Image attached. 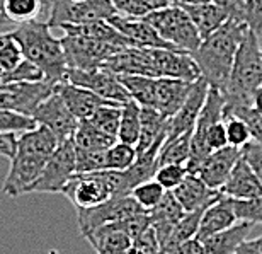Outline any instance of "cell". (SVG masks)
<instances>
[{
  "label": "cell",
  "instance_id": "35",
  "mask_svg": "<svg viewBox=\"0 0 262 254\" xmlns=\"http://www.w3.org/2000/svg\"><path fill=\"white\" fill-rule=\"evenodd\" d=\"M118 14L128 17H145L150 12L167 7L169 0H111Z\"/></svg>",
  "mask_w": 262,
  "mask_h": 254
},
{
  "label": "cell",
  "instance_id": "17",
  "mask_svg": "<svg viewBox=\"0 0 262 254\" xmlns=\"http://www.w3.org/2000/svg\"><path fill=\"white\" fill-rule=\"evenodd\" d=\"M237 222L238 220H237V215H235L233 200L220 193L216 202L211 203L203 211L196 239L201 242L214 234L228 230L230 227H233Z\"/></svg>",
  "mask_w": 262,
  "mask_h": 254
},
{
  "label": "cell",
  "instance_id": "19",
  "mask_svg": "<svg viewBox=\"0 0 262 254\" xmlns=\"http://www.w3.org/2000/svg\"><path fill=\"white\" fill-rule=\"evenodd\" d=\"M55 91L60 94V97L63 99L67 108L70 109V113L75 116L78 121L89 120L99 108H101V106L116 104V103H109L106 99L99 97L97 94L91 92L89 89L73 86V84L67 82V81L56 84Z\"/></svg>",
  "mask_w": 262,
  "mask_h": 254
},
{
  "label": "cell",
  "instance_id": "41",
  "mask_svg": "<svg viewBox=\"0 0 262 254\" xmlns=\"http://www.w3.org/2000/svg\"><path fill=\"white\" fill-rule=\"evenodd\" d=\"M225 114H233L242 118L249 125L250 133H252V140L262 145V114L257 113L252 106H237V108H227L225 106L223 116Z\"/></svg>",
  "mask_w": 262,
  "mask_h": 254
},
{
  "label": "cell",
  "instance_id": "54",
  "mask_svg": "<svg viewBox=\"0 0 262 254\" xmlns=\"http://www.w3.org/2000/svg\"><path fill=\"white\" fill-rule=\"evenodd\" d=\"M255 242L259 244V247H260V252H262V236H259L257 239H255Z\"/></svg>",
  "mask_w": 262,
  "mask_h": 254
},
{
  "label": "cell",
  "instance_id": "4",
  "mask_svg": "<svg viewBox=\"0 0 262 254\" xmlns=\"http://www.w3.org/2000/svg\"><path fill=\"white\" fill-rule=\"evenodd\" d=\"M262 86V50L259 40L247 29L235 56L232 73L223 91L225 106H252V94Z\"/></svg>",
  "mask_w": 262,
  "mask_h": 254
},
{
  "label": "cell",
  "instance_id": "51",
  "mask_svg": "<svg viewBox=\"0 0 262 254\" xmlns=\"http://www.w3.org/2000/svg\"><path fill=\"white\" fill-rule=\"evenodd\" d=\"M9 26H14L9 23V19L5 17V12H4V0H0V33H10Z\"/></svg>",
  "mask_w": 262,
  "mask_h": 254
},
{
  "label": "cell",
  "instance_id": "3",
  "mask_svg": "<svg viewBox=\"0 0 262 254\" xmlns=\"http://www.w3.org/2000/svg\"><path fill=\"white\" fill-rule=\"evenodd\" d=\"M28 62L43 72L45 81L60 84L67 81V60L61 40L55 38L46 21L26 23L10 31Z\"/></svg>",
  "mask_w": 262,
  "mask_h": 254
},
{
  "label": "cell",
  "instance_id": "57",
  "mask_svg": "<svg viewBox=\"0 0 262 254\" xmlns=\"http://www.w3.org/2000/svg\"><path fill=\"white\" fill-rule=\"evenodd\" d=\"M159 254H160V252H159Z\"/></svg>",
  "mask_w": 262,
  "mask_h": 254
},
{
  "label": "cell",
  "instance_id": "50",
  "mask_svg": "<svg viewBox=\"0 0 262 254\" xmlns=\"http://www.w3.org/2000/svg\"><path fill=\"white\" fill-rule=\"evenodd\" d=\"M235 254H262V252H260V247L257 242H255V239H252V241H245Z\"/></svg>",
  "mask_w": 262,
  "mask_h": 254
},
{
  "label": "cell",
  "instance_id": "15",
  "mask_svg": "<svg viewBox=\"0 0 262 254\" xmlns=\"http://www.w3.org/2000/svg\"><path fill=\"white\" fill-rule=\"evenodd\" d=\"M113 28H116L128 43L136 48H167L177 50L176 46L169 45L160 38V34L146 23L143 17H128V15L116 14L107 21Z\"/></svg>",
  "mask_w": 262,
  "mask_h": 254
},
{
  "label": "cell",
  "instance_id": "44",
  "mask_svg": "<svg viewBox=\"0 0 262 254\" xmlns=\"http://www.w3.org/2000/svg\"><path fill=\"white\" fill-rule=\"evenodd\" d=\"M245 2V24L255 38L262 43V0H244Z\"/></svg>",
  "mask_w": 262,
  "mask_h": 254
},
{
  "label": "cell",
  "instance_id": "32",
  "mask_svg": "<svg viewBox=\"0 0 262 254\" xmlns=\"http://www.w3.org/2000/svg\"><path fill=\"white\" fill-rule=\"evenodd\" d=\"M191 139L192 131H187L176 139L165 140L159 152V157H157L159 167L164 164H184L186 166L187 159L191 155Z\"/></svg>",
  "mask_w": 262,
  "mask_h": 254
},
{
  "label": "cell",
  "instance_id": "47",
  "mask_svg": "<svg viewBox=\"0 0 262 254\" xmlns=\"http://www.w3.org/2000/svg\"><path fill=\"white\" fill-rule=\"evenodd\" d=\"M242 157L249 162V166L252 167V171L262 184V145L252 140L242 149Z\"/></svg>",
  "mask_w": 262,
  "mask_h": 254
},
{
  "label": "cell",
  "instance_id": "18",
  "mask_svg": "<svg viewBox=\"0 0 262 254\" xmlns=\"http://www.w3.org/2000/svg\"><path fill=\"white\" fill-rule=\"evenodd\" d=\"M194 82L177 81V79H155V96L154 109L164 116L165 120L172 118L186 103Z\"/></svg>",
  "mask_w": 262,
  "mask_h": 254
},
{
  "label": "cell",
  "instance_id": "55",
  "mask_svg": "<svg viewBox=\"0 0 262 254\" xmlns=\"http://www.w3.org/2000/svg\"><path fill=\"white\" fill-rule=\"evenodd\" d=\"M70 2H83V0H70Z\"/></svg>",
  "mask_w": 262,
  "mask_h": 254
},
{
  "label": "cell",
  "instance_id": "53",
  "mask_svg": "<svg viewBox=\"0 0 262 254\" xmlns=\"http://www.w3.org/2000/svg\"><path fill=\"white\" fill-rule=\"evenodd\" d=\"M204 2H209V0H169L170 5H177V7H186V5H196Z\"/></svg>",
  "mask_w": 262,
  "mask_h": 254
},
{
  "label": "cell",
  "instance_id": "43",
  "mask_svg": "<svg viewBox=\"0 0 262 254\" xmlns=\"http://www.w3.org/2000/svg\"><path fill=\"white\" fill-rule=\"evenodd\" d=\"M75 159H77V172L106 171V150L104 152L75 150Z\"/></svg>",
  "mask_w": 262,
  "mask_h": 254
},
{
  "label": "cell",
  "instance_id": "48",
  "mask_svg": "<svg viewBox=\"0 0 262 254\" xmlns=\"http://www.w3.org/2000/svg\"><path fill=\"white\" fill-rule=\"evenodd\" d=\"M15 144H17V135L0 133V157H5L10 161L14 157Z\"/></svg>",
  "mask_w": 262,
  "mask_h": 254
},
{
  "label": "cell",
  "instance_id": "37",
  "mask_svg": "<svg viewBox=\"0 0 262 254\" xmlns=\"http://www.w3.org/2000/svg\"><path fill=\"white\" fill-rule=\"evenodd\" d=\"M136 157V147L116 142L106 150V171H126L135 164Z\"/></svg>",
  "mask_w": 262,
  "mask_h": 254
},
{
  "label": "cell",
  "instance_id": "1",
  "mask_svg": "<svg viewBox=\"0 0 262 254\" xmlns=\"http://www.w3.org/2000/svg\"><path fill=\"white\" fill-rule=\"evenodd\" d=\"M58 145L56 136L45 126H36L34 130L19 135L14 157L10 159V169L2 184L5 197L17 198L28 193Z\"/></svg>",
  "mask_w": 262,
  "mask_h": 254
},
{
  "label": "cell",
  "instance_id": "30",
  "mask_svg": "<svg viewBox=\"0 0 262 254\" xmlns=\"http://www.w3.org/2000/svg\"><path fill=\"white\" fill-rule=\"evenodd\" d=\"M204 210H198V211H191V213H186L181 219L179 224L176 225V229L172 230V234L169 237V241L162 246L160 254H169L172 249H176L177 246L184 244V242L196 239L198 229H199V222H201Z\"/></svg>",
  "mask_w": 262,
  "mask_h": 254
},
{
  "label": "cell",
  "instance_id": "56",
  "mask_svg": "<svg viewBox=\"0 0 262 254\" xmlns=\"http://www.w3.org/2000/svg\"><path fill=\"white\" fill-rule=\"evenodd\" d=\"M260 50H262V43H260Z\"/></svg>",
  "mask_w": 262,
  "mask_h": 254
},
{
  "label": "cell",
  "instance_id": "7",
  "mask_svg": "<svg viewBox=\"0 0 262 254\" xmlns=\"http://www.w3.org/2000/svg\"><path fill=\"white\" fill-rule=\"evenodd\" d=\"M143 19L160 34L162 40L176 46L177 50L192 53L201 45V36L196 26L192 24L191 17L182 7L167 5L160 10L150 12Z\"/></svg>",
  "mask_w": 262,
  "mask_h": 254
},
{
  "label": "cell",
  "instance_id": "2",
  "mask_svg": "<svg viewBox=\"0 0 262 254\" xmlns=\"http://www.w3.org/2000/svg\"><path fill=\"white\" fill-rule=\"evenodd\" d=\"M247 29V24L244 23L227 21L218 31L204 38L196 51L191 53L201 79L208 84L209 89H216L220 92L225 91L238 46Z\"/></svg>",
  "mask_w": 262,
  "mask_h": 254
},
{
  "label": "cell",
  "instance_id": "42",
  "mask_svg": "<svg viewBox=\"0 0 262 254\" xmlns=\"http://www.w3.org/2000/svg\"><path fill=\"white\" fill-rule=\"evenodd\" d=\"M235 215L238 222L247 224H262V197L252 200H233Z\"/></svg>",
  "mask_w": 262,
  "mask_h": 254
},
{
  "label": "cell",
  "instance_id": "49",
  "mask_svg": "<svg viewBox=\"0 0 262 254\" xmlns=\"http://www.w3.org/2000/svg\"><path fill=\"white\" fill-rule=\"evenodd\" d=\"M169 254H203V244L198 239H191L184 244L177 246Z\"/></svg>",
  "mask_w": 262,
  "mask_h": 254
},
{
  "label": "cell",
  "instance_id": "13",
  "mask_svg": "<svg viewBox=\"0 0 262 254\" xmlns=\"http://www.w3.org/2000/svg\"><path fill=\"white\" fill-rule=\"evenodd\" d=\"M33 120L38 126H45L51 133L56 136L58 144L72 140L73 133L78 128V121L75 116L70 113V109L67 108L63 99L60 97V94L53 91L50 97H46L43 103L38 106V109L34 111Z\"/></svg>",
  "mask_w": 262,
  "mask_h": 254
},
{
  "label": "cell",
  "instance_id": "20",
  "mask_svg": "<svg viewBox=\"0 0 262 254\" xmlns=\"http://www.w3.org/2000/svg\"><path fill=\"white\" fill-rule=\"evenodd\" d=\"M85 239L91 242L97 254H129L133 244V236L128 232L124 220L104 225L87 234Z\"/></svg>",
  "mask_w": 262,
  "mask_h": 254
},
{
  "label": "cell",
  "instance_id": "26",
  "mask_svg": "<svg viewBox=\"0 0 262 254\" xmlns=\"http://www.w3.org/2000/svg\"><path fill=\"white\" fill-rule=\"evenodd\" d=\"M141 131L136 144V153L150 150L157 142L167 139V120L154 108H141Z\"/></svg>",
  "mask_w": 262,
  "mask_h": 254
},
{
  "label": "cell",
  "instance_id": "36",
  "mask_svg": "<svg viewBox=\"0 0 262 254\" xmlns=\"http://www.w3.org/2000/svg\"><path fill=\"white\" fill-rule=\"evenodd\" d=\"M165 193L167 191L155 181V179H150V181L138 184L129 194L133 197L135 202L140 205L141 210L146 211V213H150L151 210L159 206L162 198L165 197Z\"/></svg>",
  "mask_w": 262,
  "mask_h": 254
},
{
  "label": "cell",
  "instance_id": "39",
  "mask_svg": "<svg viewBox=\"0 0 262 254\" xmlns=\"http://www.w3.org/2000/svg\"><path fill=\"white\" fill-rule=\"evenodd\" d=\"M36 121L29 116L14 113V111L0 109V133L5 135H23L26 131L36 128Z\"/></svg>",
  "mask_w": 262,
  "mask_h": 254
},
{
  "label": "cell",
  "instance_id": "22",
  "mask_svg": "<svg viewBox=\"0 0 262 254\" xmlns=\"http://www.w3.org/2000/svg\"><path fill=\"white\" fill-rule=\"evenodd\" d=\"M172 193H174L176 200L179 202V205L182 206V210L186 213H191V211H198V210H206L220 197V191L208 188L196 174H189V172L184 178V181Z\"/></svg>",
  "mask_w": 262,
  "mask_h": 254
},
{
  "label": "cell",
  "instance_id": "11",
  "mask_svg": "<svg viewBox=\"0 0 262 254\" xmlns=\"http://www.w3.org/2000/svg\"><path fill=\"white\" fill-rule=\"evenodd\" d=\"M55 86L56 84L50 81L0 84V109L33 118L38 106L53 94Z\"/></svg>",
  "mask_w": 262,
  "mask_h": 254
},
{
  "label": "cell",
  "instance_id": "46",
  "mask_svg": "<svg viewBox=\"0 0 262 254\" xmlns=\"http://www.w3.org/2000/svg\"><path fill=\"white\" fill-rule=\"evenodd\" d=\"M228 15V21L245 24V2L244 0H209Z\"/></svg>",
  "mask_w": 262,
  "mask_h": 254
},
{
  "label": "cell",
  "instance_id": "5",
  "mask_svg": "<svg viewBox=\"0 0 262 254\" xmlns=\"http://www.w3.org/2000/svg\"><path fill=\"white\" fill-rule=\"evenodd\" d=\"M61 193L75 208H94L111 198L128 197L123 193L121 171L77 172Z\"/></svg>",
  "mask_w": 262,
  "mask_h": 254
},
{
  "label": "cell",
  "instance_id": "34",
  "mask_svg": "<svg viewBox=\"0 0 262 254\" xmlns=\"http://www.w3.org/2000/svg\"><path fill=\"white\" fill-rule=\"evenodd\" d=\"M23 62H24L23 50H20L17 41L12 38V34L0 33V68H2L4 73H5V81H7V77Z\"/></svg>",
  "mask_w": 262,
  "mask_h": 254
},
{
  "label": "cell",
  "instance_id": "29",
  "mask_svg": "<svg viewBox=\"0 0 262 254\" xmlns=\"http://www.w3.org/2000/svg\"><path fill=\"white\" fill-rule=\"evenodd\" d=\"M46 0H4V12L10 24L20 26L38 21Z\"/></svg>",
  "mask_w": 262,
  "mask_h": 254
},
{
  "label": "cell",
  "instance_id": "40",
  "mask_svg": "<svg viewBox=\"0 0 262 254\" xmlns=\"http://www.w3.org/2000/svg\"><path fill=\"white\" fill-rule=\"evenodd\" d=\"M187 176V169L184 164H164L157 169L155 181L160 184L165 191H174Z\"/></svg>",
  "mask_w": 262,
  "mask_h": 254
},
{
  "label": "cell",
  "instance_id": "23",
  "mask_svg": "<svg viewBox=\"0 0 262 254\" xmlns=\"http://www.w3.org/2000/svg\"><path fill=\"white\" fill-rule=\"evenodd\" d=\"M184 215H186V211L182 210V206L176 200L172 191H167L165 197L162 198V202L159 203V206L148 213L150 227L155 230V236H157V239H159L160 249H162V246L169 241L172 230L176 229V225L179 224Z\"/></svg>",
  "mask_w": 262,
  "mask_h": 254
},
{
  "label": "cell",
  "instance_id": "6",
  "mask_svg": "<svg viewBox=\"0 0 262 254\" xmlns=\"http://www.w3.org/2000/svg\"><path fill=\"white\" fill-rule=\"evenodd\" d=\"M63 33L65 36L60 40L61 46H63L67 67L72 70L91 72L96 68H102L109 58L128 48V46L106 43V41L91 38V36L75 33L70 29H63Z\"/></svg>",
  "mask_w": 262,
  "mask_h": 254
},
{
  "label": "cell",
  "instance_id": "16",
  "mask_svg": "<svg viewBox=\"0 0 262 254\" xmlns=\"http://www.w3.org/2000/svg\"><path fill=\"white\" fill-rule=\"evenodd\" d=\"M240 157H242V150L233 149L230 145H227L225 149L214 150L203 161L196 176L208 188L220 191L223 188V184L227 183V179L230 178V174H232L235 164H237Z\"/></svg>",
  "mask_w": 262,
  "mask_h": 254
},
{
  "label": "cell",
  "instance_id": "33",
  "mask_svg": "<svg viewBox=\"0 0 262 254\" xmlns=\"http://www.w3.org/2000/svg\"><path fill=\"white\" fill-rule=\"evenodd\" d=\"M121 106L123 104H106L101 106L87 121L101 130L102 133L114 136L118 140L119 121H121Z\"/></svg>",
  "mask_w": 262,
  "mask_h": 254
},
{
  "label": "cell",
  "instance_id": "52",
  "mask_svg": "<svg viewBox=\"0 0 262 254\" xmlns=\"http://www.w3.org/2000/svg\"><path fill=\"white\" fill-rule=\"evenodd\" d=\"M252 108L262 114V86L252 94Z\"/></svg>",
  "mask_w": 262,
  "mask_h": 254
},
{
  "label": "cell",
  "instance_id": "9",
  "mask_svg": "<svg viewBox=\"0 0 262 254\" xmlns=\"http://www.w3.org/2000/svg\"><path fill=\"white\" fill-rule=\"evenodd\" d=\"M77 210V224L80 229V234L85 237L91 232L101 229L104 225L116 224L135 215L146 213L140 208V205L135 202L133 197H116L109 202L97 205L94 208H75Z\"/></svg>",
  "mask_w": 262,
  "mask_h": 254
},
{
  "label": "cell",
  "instance_id": "45",
  "mask_svg": "<svg viewBox=\"0 0 262 254\" xmlns=\"http://www.w3.org/2000/svg\"><path fill=\"white\" fill-rule=\"evenodd\" d=\"M159 252H160V244L155 236V230L151 227L146 229L143 234L135 237L129 249V254H159Z\"/></svg>",
  "mask_w": 262,
  "mask_h": 254
},
{
  "label": "cell",
  "instance_id": "27",
  "mask_svg": "<svg viewBox=\"0 0 262 254\" xmlns=\"http://www.w3.org/2000/svg\"><path fill=\"white\" fill-rule=\"evenodd\" d=\"M114 136H109L102 133L101 130H97L96 126L89 123L87 120H83L78 123L77 131L72 136V144L75 150H85V152H104L109 147L116 144Z\"/></svg>",
  "mask_w": 262,
  "mask_h": 254
},
{
  "label": "cell",
  "instance_id": "12",
  "mask_svg": "<svg viewBox=\"0 0 262 254\" xmlns=\"http://www.w3.org/2000/svg\"><path fill=\"white\" fill-rule=\"evenodd\" d=\"M67 82L73 84V86L89 89L91 92L97 94L99 97L106 99L109 103L124 104L131 101L128 91L119 81L116 73H113L107 68H96L91 72H82V70H72L68 68L67 72Z\"/></svg>",
  "mask_w": 262,
  "mask_h": 254
},
{
  "label": "cell",
  "instance_id": "24",
  "mask_svg": "<svg viewBox=\"0 0 262 254\" xmlns=\"http://www.w3.org/2000/svg\"><path fill=\"white\" fill-rule=\"evenodd\" d=\"M250 229H252V224L237 222L228 230L208 237V239L201 241L203 254H235L238 247L247 241Z\"/></svg>",
  "mask_w": 262,
  "mask_h": 254
},
{
  "label": "cell",
  "instance_id": "8",
  "mask_svg": "<svg viewBox=\"0 0 262 254\" xmlns=\"http://www.w3.org/2000/svg\"><path fill=\"white\" fill-rule=\"evenodd\" d=\"M116 9L111 0H48V17L46 23L50 28H61L65 24H91L109 21L116 15Z\"/></svg>",
  "mask_w": 262,
  "mask_h": 254
},
{
  "label": "cell",
  "instance_id": "31",
  "mask_svg": "<svg viewBox=\"0 0 262 254\" xmlns=\"http://www.w3.org/2000/svg\"><path fill=\"white\" fill-rule=\"evenodd\" d=\"M119 81L128 91L131 101L141 108H154L155 96V79L140 75H118Z\"/></svg>",
  "mask_w": 262,
  "mask_h": 254
},
{
  "label": "cell",
  "instance_id": "21",
  "mask_svg": "<svg viewBox=\"0 0 262 254\" xmlns=\"http://www.w3.org/2000/svg\"><path fill=\"white\" fill-rule=\"evenodd\" d=\"M220 193L232 200H252L262 197V184L244 157L235 164L232 174L220 189Z\"/></svg>",
  "mask_w": 262,
  "mask_h": 254
},
{
  "label": "cell",
  "instance_id": "28",
  "mask_svg": "<svg viewBox=\"0 0 262 254\" xmlns=\"http://www.w3.org/2000/svg\"><path fill=\"white\" fill-rule=\"evenodd\" d=\"M141 106L135 101H128L121 106V121L118 130V142L136 147L141 131Z\"/></svg>",
  "mask_w": 262,
  "mask_h": 254
},
{
  "label": "cell",
  "instance_id": "25",
  "mask_svg": "<svg viewBox=\"0 0 262 254\" xmlns=\"http://www.w3.org/2000/svg\"><path fill=\"white\" fill-rule=\"evenodd\" d=\"M182 9H184L187 15L191 17L192 24L196 26L198 33L201 36V41L204 38H208L209 34H213L214 31H218L228 21V15L211 2L186 5V7H182Z\"/></svg>",
  "mask_w": 262,
  "mask_h": 254
},
{
  "label": "cell",
  "instance_id": "10",
  "mask_svg": "<svg viewBox=\"0 0 262 254\" xmlns=\"http://www.w3.org/2000/svg\"><path fill=\"white\" fill-rule=\"evenodd\" d=\"M77 174V159L72 140L56 147L46 162L41 176L31 184L28 193H61L68 181Z\"/></svg>",
  "mask_w": 262,
  "mask_h": 254
},
{
  "label": "cell",
  "instance_id": "14",
  "mask_svg": "<svg viewBox=\"0 0 262 254\" xmlns=\"http://www.w3.org/2000/svg\"><path fill=\"white\" fill-rule=\"evenodd\" d=\"M209 86L203 79H199L191 87V92L187 96L186 103L182 104V108L177 111V113L172 116V118L167 120V139H176L182 133H187V131H192L196 126V121L199 118V113H201L204 101H206Z\"/></svg>",
  "mask_w": 262,
  "mask_h": 254
},
{
  "label": "cell",
  "instance_id": "38",
  "mask_svg": "<svg viewBox=\"0 0 262 254\" xmlns=\"http://www.w3.org/2000/svg\"><path fill=\"white\" fill-rule=\"evenodd\" d=\"M223 123L225 130H227V142L230 147L242 150L245 145L252 142V133H250L249 125L242 118L233 114H225Z\"/></svg>",
  "mask_w": 262,
  "mask_h": 254
}]
</instances>
